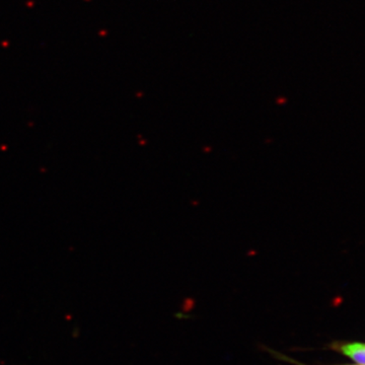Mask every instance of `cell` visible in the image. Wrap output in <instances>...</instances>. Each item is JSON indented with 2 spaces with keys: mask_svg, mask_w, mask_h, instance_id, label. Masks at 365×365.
Here are the masks:
<instances>
[{
  "mask_svg": "<svg viewBox=\"0 0 365 365\" xmlns=\"http://www.w3.org/2000/svg\"><path fill=\"white\" fill-rule=\"evenodd\" d=\"M274 356L277 357L278 359L283 360V361L289 362V364H292L294 365H307L304 364H302V362L297 361V360L290 359V357L287 356V355L281 354L279 352H272ZM360 365V364H359Z\"/></svg>",
  "mask_w": 365,
  "mask_h": 365,
  "instance_id": "7a4b0ae2",
  "label": "cell"
},
{
  "mask_svg": "<svg viewBox=\"0 0 365 365\" xmlns=\"http://www.w3.org/2000/svg\"><path fill=\"white\" fill-rule=\"evenodd\" d=\"M331 348L360 365H365V343L334 342Z\"/></svg>",
  "mask_w": 365,
  "mask_h": 365,
  "instance_id": "6da1fadb",
  "label": "cell"
}]
</instances>
